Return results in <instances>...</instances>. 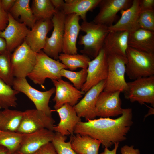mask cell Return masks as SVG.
Instances as JSON below:
<instances>
[{"mask_svg": "<svg viewBox=\"0 0 154 154\" xmlns=\"http://www.w3.org/2000/svg\"><path fill=\"white\" fill-rule=\"evenodd\" d=\"M8 22V13L5 11L2 8L0 0V31L5 29Z\"/></svg>", "mask_w": 154, "mask_h": 154, "instance_id": "obj_37", "label": "cell"}, {"mask_svg": "<svg viewBox=\"0 0 154 154\" xmlns=\"http://www.w3.org/2000/svg\"><path fill=\"white\" fill-rule=\"evenodd\" d=\"M138 23L139 28L154 31V10L141 11Z\"/></svg>", "mask_w": 154, "mask_h": 154, "instance_id": "obj_35", "label": "cell"}, {"mask_svg": "<svg viewBox=\"0 0 154 154\" xmlns=\"http://www.w3.org/2000/svg\"><path fill=\"white\" fill-rule=\"evenodd\" d=\"M24 134L17 131H3L0 132V145L7 149L8 154L19 149L22 141Z\"/></svg>", "mask_w": 154, "mask_h": 154, "instance_id": "obj_31", "label": "cell"}, {"mask_svg": "<svg viewBox=\"0 0 154 154\" xmlns=\"http://www.w3.org/2000/svg\"><path fill=\"white\" fill-rule=\"evenodd\" d=\"M36 54L25 40L13 51L11 61L13 72L15 78H26L34 68L36 62Z\"/></svg>", "mask_w": 154, "mask_h": 154, "instance_id": "obj_8", "label": "cell"}, {"mask_svg": "<svg viewBox=\"0 0 154 154\" xmlns=\"http://www.w3.org/2000/svg\"><path fill=\"white\" fill-rule=\"evenodd\" d=\"M60 117L59 123L53 127V131L63 135H72L77 124L81 121L73 106L65 104L59 108L54 110Z\"/></svg>", "mask_w": 154, "mask_h": 154, "instance_id": "obj_21", "label": "cell"}, {"mask_svg": "<svg viewBox=\"0 0 154 154\" xmlns=\"http://www.w3.org/2000/svg\"><path fill=\"white\" fill-rule=\"evenodd\" d=\"M13 86L14 90L27 96L33 103L36 109L52 116V110L49 103L51 97L55 92L54 87L45 91H40L31 86L26 78H15Z\"/></svg>", "mask_w": 154, "mask_h": 154, "instance_id": "obj_6", "label": "cell"}, {"mask_svg": "<svg viewBox=\"0 0 154 154\" xmlns=\"http://www.w3.org/2000/svg\"><path fill=\"white\" fill-rule=\"evenodd\" d=\"M134 146H129L125 145L121 149V154H140L139 150L138 149H134Z\"/></svg>", "mask_w": 154, "mask_h": 154, "instance_id": "obj_39", "label": "cell"}, {"mask_svg": "<svg viewBox=\"0 0 154 154\" xmlns=\"http://www.w3.org/2000/svg\"><path fill=\"white\" fill-rule=\"evenodd\" d=\"M119 143H117L115 144L114 148L111 150H109L107 148H105L104 151L100 154H116L117 150L119 146Z\"/></svg>", "mask_w": 154, "mask_h": 154, "instance_id": "obj_42", "label": "cell"}, {"mask_svg": "<svg viewBox=\"0 0 154 154\" xmlns=\"http://www.w3.org/2000/svg\"><path fill=\"white\" fill-rule=\"evenodd\" d=\"M54 134L53 131L46 129L24 134L18 150L27 154H33L44 145L51 142Z\"/></svg>", "mask_w": 154, "mask_h": 154, "instance_id": "obj_20", "label": "cell"}, {"mask_svg": "<svg viewBox=\"0 0 154 154\" xmlns=\"http://www.w3.org/2000/svg\"><path fill=\"white\" fill-rule=\"evenodd\" d=\"M55 9L58 11H61L64 3L63 0H50Z\"/></svg>", "mask_w": 154, "mask_h": 154, "instance_id": "obj_41", "label": "cell"}, {"mask_svg": "<svg viewBox=\"0 0 154 154\" xmlns=\"http://www.w3.org/2000/svg\"><path fill=\"white\" fill-rule=\"evenodd\" d=\"M1 131L0 130V132H1Z\"/></svg>", "mask_w": 154, "mask_h": 154, "instance_id": "obj_46", "label": "cell"}, {"mask_svg": "<svg viewBox=\"0 0 154 154\" xmlns=\"http://www.w3.org/2000/svg\"><path fill=\"white\" fill-rule=\"evenodd\" d=\"M30 0H16L9 13L16 20L19 17V22L31 29L36 20L30 6Z\"/></svg>", "mask_w": 154, "mask_h": 154, "instance_id": "obj_26", "label": "cell"}, {"mask_svg": "<svg viewBox=\"0 0 154 154\" xmlns=\"http://www.w3.org/2000/svg\"><path fill=\"white\" fill-rule=\"evenodd\" d=\"M67 69L59 61L50 57L42 50L36 54V62L32 71L27 77L35 84L42 85L48 78L52 80L62 78L60 71Z\"/></svg>", "mask_w": 154, "mask_h": 154, "instance_id": "obj_4", "label": "cell"}, {"mask_svg": "<svg viewBox=\"0 0 154 154\" xmlns=\"http://www.w3.org/2000/svg\"><path fill=\"white\" fill-rule=\"evenodd\" d=\"M80 31L86 33L79 37L78 44L83 45L80 52L94 58L102 48L105 39L109 31L108 27L93 21H83Z\"/></svg>", "mask_w": 154, "mask_h": 154, "instance_id": "obj_2", "label": "cell"}, {"mask_svg": "<svg viewBox=\"0 0 154 154\" xmlns=\"http://www.w3.org/2000/svg\"><path fill=\"white\" fill-rule=\"evenodd\" d=\"M58 59L67 69L72 71L78 68H87L88 62L91 60L89 57L84 54H68L63 53L59 54Z\"/></svg>", "mask_w": 154, "mask_h": 154, "instance_id": "obj_29", "label": "cell"}, {"mask_svg": "<svg viewBox=\"0 0 154 154\" xmlns=\"http://www.w3.org/2000/svg\"><path fill=\"white\" fill-rule=\"evenodd\" d=\"M7 50V44L5 40L0 37V54Z\"/></svg>", "mask_w": 154, "mask_h": 154, "instance_id": "obj_43", "label": "cell"}, {"mask_svg": "<svg viewBox=\"0 0 154 154\" xmlns=\"http://www.w3.org/2000/svg\"><path fill=\"white\" fill-rule=\"evenodd\" d=\"M129 35L125 31H109L102 48L107 55L115 54L126 57Z\"/></svg>", "mask_w": 154, "mask_h": 154, "instance_id": "obj_22", "label": "cell"}, {"mask_svg": "<svg viewBox=\"0 0 154 154\" xmlns=\"http://www.w3.org/2000/svg\"><path fill=\"white\" fill-rule=\"evenodd\" d=\"M66 136L55 132L51 141L58 154H76L72 149L70 140L66 142Z\"/></svg>", "mask_w": 154, "mask_h": 154, "instance_id": "obj_34", "label": "cell"}, {"mask_svg": "<svg viewBox=\"0 0 154 154\" xmlns=\"http://www.w3.org/2000/svg\"><path fill=\"white\" fill-rule=\"evenodd\" d=\"M0 78V108L16 107L17 105L16 95L20 93Z\"/></svg>", "mask_w": 154, "mask_h": 154, "instance_id": "obj_30", "label": "cell"}, {"mask_svg": "<svg viewBox=\"0 0 154 154\" xmlns=\"http://www.w3.org/2000/svg\"><path fill=\"white\" fill-rule=\"evenodd\" d=\"M106 82L102 81L93 86L86 92L84 97L73 106L78 116L84 117L87 121L96 117V106L98 97L103 91Z\"/></svg>", "mask_w": 154, "mask_h": 154, "instance_id": "obj_15", "label": "cell"}, {"mask_svg": "<svg viewBox=\"0 0 154 154\" xmlns=\"http://www.w3.org/2000/svg\"><path fill=\"white\" fill-rule=\"evenodd\" d=\"M139 7L140 12L154 10V0H139Z\"/></svg>", "mask_w": 154, "mask_h": 154, "instance_id": "obj_38", "label": "cell"}, {"mask_svg": "<svg viewBox=\"0 0 154 154\" xmlns=\"http://www.w3.org/2000/svg\"><path fill=\"white\" fill-rule=\"evenodd\" d=\"M33 154H58L52 143L48 142Z\"/></svg>", "mask_w": 154, "mask_h": 154, "instance_id": "obj_36", "label": "cell"}, {"mask_svg": "<svg viewBox=\"0 0 154 154\" xmlns=\"http://www.w3.org/2000/svg\"><path fill=\"white\" fill-rule=\"evenodd\" d=\"M0 154H8L7 149L4 146L0 145Z\"/></svg>", "mask_w": 154, "mask_h": 154, "instance_id": "obj_44", "label": "cell"}, {"mask_svg": "<svg viewBox=\"0 0 154 154\" xmlns=\"http://www.w3.org/2000/svg\"><path fill=\"white\" fill-rule=\"evenodd\" d=\"M66 15L61 11H58L51 19L53 29L49 37H47L43 51L48 56L55 60L58 59L62 52L64 23Z\"/></svg>", "mask_w": 154, "mask_h": 154, "instance_id": "obj_9", "label": "cell"}, {"mask_svg": "<svg viewBox=\"0 0 154 154\" xmlns=\"http://www.w3.org/2000/svg\"><path fill=\"white\" fill-rule=\"evenodd\" d=\"M23 112L8 108L0 110V130L3 131H17L21 124Z\"/></svg>", "mask_w": 154, "mask_h": 154, "instance_id": "obj_27", "label": "cell"}, {"mask_svg": "<svg viewBox=\"0 0 154 154\" xmlns=\"http://www.w3.org/2000/svg\"><path fill=\"white\" fill-rule=\"evenodd\" d=\"M11 53L7 50L0 54V78L11 86H13L15 78L11 61Z\"/></svg>", "mask_w": 154, "mask_h": 154, "instance_id": "obj_32", "label": "cell"}, {"mask_svg": "<svg viewBox=\"0 0 154 154\" xmlns=\"http://www.w3.org/2000/svg\"><path fill=\"white\" fill-rule=\"evenodd\" d=\"M139 0H133L131 6L120 11L121 17L115 24L108 27L109 31H125L129 34L139 28L138 23L140 12Z\"/></svg>", "mask_w": 154, "mask_h": 154, "instance_id": "obj_19", "label": "cell"}, {"mask_svg": "<svg viewBox=\"0 0 154 154\" xmlns=\"http://www.w3.org/2000/svg\"><path fill=\"white\" fill-rule=\"evenodd\" d=\"M126 57V73L130 79L154 76V54L128 47Z\"/></svg>", "mask_w": 154, "mask_h": 154, "instance_id": "obj_3", "label": "cell"}, {"mask_svg": "<svg viewBox=\"0 0 154 154\" xmlns=\"http://www.w3.org/2000/svg\"><path fill=\"white\" fill-rule=\"evenodd\" d=\"M108 73L103 91L125 92L127 89L126 73V57L115 54L107 55Z\"/></svg>", "mask_w": 154, "mask_h": 154, "instance_id": "obj_5", "label": "cell"}, {"mask_svg": "<svg viewBox=\"0 0 154 154\" xmlns=\"http://www.w3.org/2000/svg\"><path fill=\"white\" fill-rule=\"evenodd\" d=\"M31 8L36 21L51 20L57 11L50 0H32Z\"/></svg>", "mask_w": 154, "mask_h": 154, "instance_id": "obj_28", "label": "cell"}, {"mask_svg": "<svg viewBox=\"0 0 154 154\" xmlns=\"http://www.w3.org/2000/svg\"><path fill=\"white\" fill-rule=\"evenodd\" d=\"M61 76L68 79L76 89L81 90L86 81L87 76V68H82L79 71L74 72L65 69L60 71Z\"/></svg>", "mask_w": 154, "mask_h": 154, "instance_id": "obj_33", "label": "cell"}, {"mask_svg": "<svg viewBox=\"0 0 154 154\" xmlns=\"http://www.w3.org/2000/svg\"><path fill=\"white\" fill-rule=\"evenodd\" d=\"M101 0H65L61 11L65 15L75 13L83 21H87V12L96 7Z\"/></svg>", "mask_w": 154, "mask_h": 154, "instance_id": "obj_24", "label": "cell"}, {"mask_svg": "<svg viewBox=\"0 0 154 154\" xmlns=\"http://www.w3.org/2000/svg\"><path fill=\"white\" fill-rule=\"evenodd\" d=\"M121 92L119 91H102L98 97L96 104V116L106 118L121 115L123 109L121 107Z\"/></svg>", "mask_w": 154, "mask_h": 154, "instance_id": "obj_13", "label": "cell"}, {"mask_svg": "<svg viewBox=\"0 0 154 154\" xmlns=\"http://www.w3.org/2000/svg\"><path fill=\"white\" fill-rule=\"evenodd\" d=\"M8 14V25L4 30L0 31V37L5 41L7 50L11 52L24 42L30 29L9 12Z\"/></svg>", "mask_w": 154, "mask_h": 154, "instance_id": "obj_14", "label": "cell"}, {"mask_svg": "<svg viewBox=\"0 0 154 154\" xmlns=\"http://www.w3.org/2000/svg\"><path fill=\"white\" fill-rule=\"evenodd\" d=\"M128 46L139 50L154 54V31L139 28L129 33Z\"/></svg>", "mask_w": 154, "mask_h": 154, "instance_id": "obj_23", "label": "cell"}, {"mask_svg": "<svg viewBox=\"0 0 154 154\" xmlns=\"http://www.w3.org/2000/svg\"><path fill=\"white\" fill-rule=\"evenodd\" d=\"M133 123L132 109L128 108L123 109L121 116L115 119L101 117L81 121L76 126L74 133L98 140L105 148H108L126 139Z\"/></svg>", "mask_w": 154, "mask_h": 154, "instance_id": "obj_1", "label": "cell"}, {"mask_svg": "<svg viewBox=\"0 0 154 154\" xmlns=\"http://www.w3.org/2000/svg\"><path fill=\"white\" fill-rule=\"evenodd\" d=\"M125 98L131 102L141 105L149 103L154 106V76L142 77L127 82Z\"/></svg>", "mask_w": 154, "mask_h": 154, "instance_id": "obj_7", "label": "cell"}, {"mask_svg": "<svg viewBox=\"0 0 154 154\" xmlns=\"http://www.w3.org/2000/svg\"><path fill=\"white\" fill-rule=\"evenodd\" d=\"M53 27L51 19L37 21L30 30L25 41L33 51L37 53L43 49L47 35Z\"/></svg>", "mask_w": 154, "mask_h": 154, "instance_id": "obj_18", "label": "cell"}, {"mask_svg": "<svg viewBox=\"0 0 154 154\" xmlns=\"http://www.w3.org/2000/svg\"><path fill=\"white\" fill-rule=\"evenodd\" d=\"M55 123L52 116L40 111L36 109H27L23 112L21 124L17 132L27 134L44 129L53 131Z\"/></svg>", "mask_w": 154, "mask_h": 154, "instance_id": "obj_10", "label": "cell"}, {"mask_svg": "<svg viewBox=\"0 0 154 154\" xmlns=\"http://www.w3.org/2000/svg\"><path fill=\"white\" fill-rule=\"evenodd\" d=\"M132 1L131 0H101L98 5L99 12L93 21L108 27L112 25L117 18L118 12L129 8Z\"/></svg>", "mask_w": 154, "mask_h": 154, "instance_id": "obj_12", "label": "cell"}, {"mask_svg": "<svg viewBox=\"0 0 154 154\" xmlns=\"http://www.w3.org/2000/svg\"><path fill=\"white\" fill-rule=\"evenodd\" d=\"M52 81L55 88V95L53 99L55 102L54 106L55 110L59 108L65 104L74 106L84 94L62 78L52 80Z\"/></svg>", "mask_w": 154, "mask_h": 154, "instance_id": "obj_16", "label": "cell"}, {"mask_svg": "<svg viewBox=\"0 0 154 154\" xmlns=\"http://www.w3.org/2000/svg\"><path fill=\"white\" fill-rule=\"evenodd\" d=\"M16 0H1V6L3 10L7 12L14 5Z\"/></svg>", "mask_w": 154, "mask_h": 154, "instance_id": "obj_40", "label": "cell"}, {"mask_svg": "<svg viewBox=\"0 0 154 154\" xmlns=\"http://www.w3.org/2000/svg\"><path fill=\"white\" fill-rule=\"evenodd\" d=\"M108 73L107 55L102 48L97 56L88 62L86 80L80 90L86 92L93 86L106 80Z\"/></svg>", "mask_w": 154, "mask_h": 154, "instance_id": "obj_11", "label": "cell"}, {"mask_svg": "<svg viewBox=\"0 0 154 154\" xmlns=\"http://www.w3.org/2000/svg\"><path fill=\"white\" fill-rule=\"evenodd\" d=\"M70 140L72 149L76 154H98L101 142L88 135L77 134L71 135Z\"/></svg>", "mask_w": 154, "mask_h": 154, "instance_id": "obj_25", "label": "cell"}, {"mask_svg": "<svg viewBox=\"0 0 154 154\" xmlns=\"http://www.w3.org/2000/svg\"><path fill=\"white\" fill-rule=\"evenodd\" d=\"M10 154H27L22 153L19 150H17Z\"/></svg>", "mask_w": 154, "mask_h": 154, "instance_id": "obj_45", "label": "cell"}, {"mask_svg": "<svg viewBox=\"0 0 154 154\" xmlns=\"http://www.w3.org/2000/svg\"><path fill=\"white\" fill-rule=\"evenodd\" d=\"M80 17L75 13L66 15L62 52L68 54H78L76 42L80 31Z\"/></svg>", "mask_w": 154, "mask_h": 154, "instance_id": "obj_17", "label": "cell"}]
</instances>
